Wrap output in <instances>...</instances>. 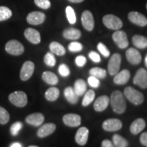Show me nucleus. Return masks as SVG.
<instances>
[{"instance_id":"58836bf2","label":"nucleus","mask_w":147,"mask_h":147,"mask_svg":"<svg viewBox=\"0 0 147 147\" xmlns=\"http://www.w3.org/2000/svg\"><path fill=\"white\" fill-rule=\"evenodd\" d=\"M34 3L37 6L44 10L49 9L51 5L50 0H34Z\"/></svg>"},{"instance_id":"a211bd4d","label":"nucleus","mask_w":147,"mask_h":147,"mask_svg":"<svg viewBox=\"0 0 147 147\" xmlns=\"http://www.w3.org/2000/svg\"><path fill=\"white\" fill-rule=\"evenodd\" d=\"M44 121H45V117L42 113H40L31 114L27 116L25 119L27 123L35 127L41 125L43 123Z\"/></svg>"},{"instance_id":"2eb2a0df","label":"nucleus","mask_w":147,"mask_h":147,"mask_svg":"<svg viewBox=\"0 0 147 147\" xmlns=\"http://www.w3.org/2000/svg\"><path fill=\"white\" fill-rule=\"evenodd\" d=\"M25 38L34 45H38L41 42V37L38 31L33 28H27L24 32Z\"/></svg>"},{"instance_id":"8fccbe9b","label":"nucleus","mask_w":147,"mask_h":147,"mask_svg":"<svg viewBox=\"0 0 147 147\" xmlns=\"http://www.w3.org/2000/svg\"><path fill=\"white\" fill-rule=\"evenodd\" d=\"M145 65L147 67V55L146 56V57H145Z\"/></svg>"},{"instance_id":"4468645a","label":"nucleus","mask_w":147,"mask_h":147,"mask_svg":"<svg viewBox=\"0 0 147 147\" xmlns=\"http://www.w3.org/2000/svg\"><path fill=\"white\" fill-rule=\"evenodd\" d=\"M127 59L132 65H138L142 61V56L137 49L129 48L125 53Z\"/></svg>"},{"instance_id":"a19ab883","label":"nucleus","mask_w":147,"mask_h":147,"mask_svg":"<svg viewBox=\"0 0 147 147\" xmlns=\"http://www.w3.org/2000/svg\"><path fill=\"white\" fill-rule=\"evenodd\" d=\"M97 49L100 51L101 54H102L103 56H104L105 57H108L110 56V51L108 49V48L106 47V46L104 44L102 43V42H100V43L97 45Z\"/></svg>"},{"instance_id":"bb28decb","label":"nucleus","mask_w":147,"mask_h":147,"mask_svg":"<svg viewBox=\"0 0 147 147\" xmlns=\"http://www.w3.org/2000/svg\"><path fill=\"white\" fill-rule=\"evenodd\" d=\"M87 83L82 79H78L74 83V90L78 96H81L87 91Z\"/></svg>"},{"instance_id":"412c9836","label":"nucleus","mask_w":147,"mask_h":147,"mask_svg":"<svg viewBox=\"0 0 147 147\" xmlns=\"http://www.w3.org/2000/svg\"><path fill=\"white\" fill-rule=\"evenodd\" d=\"M130 78V72L127 69H123L120 72L115 74V77L114 78V82L115 84L121 85L125 84L129 81Z\"/></svg>"},{"instance_id":"c03bdc74","label":"nucleus","mask_w":147,"mask_h":147,"mask_svg":"<svg viewBox=\"0 0 147 147\" xmlns=\"http://www.w3.org/2000/svg\"><path fill=\"white\" fill-rule=\"evenodd\" d=\"M89 57L93 61L95 62V63H99V62L101 61V57L100 55L96 52H95V51H91L89 53Z\"/></svg>"},{"instance_id":"de8ad7c7","label":"nucleus","mask_w":147,"mask_h":147,"mask_svg":"<svg viewBox=\"0 0 147 147\" xmlns=\"http://www.w3.org/2000/svg\"><path fill=\"white\" fill-rule=\"evenodd\" d=\"M10 147H22V146H21V144H20V143L14 142L12 145H11Z\"/></svg>"},{"instance_id":"3c124183","label":"nucleus","mask_w":147,"mask_h":147,"mask_svg":"<svg viewBox=\"0 0 147 147\" xmlns=\"http://www.w3.org/2000/svg\"><path fill=\"white\" fill-rule=\"evenodd\" d=\"M29 147H39L38 146H35V145H32V146H29Z\"/></svg>"},{"instance_id":"e433bc0d","label":"nucleus","mask_w":147,"mask_h":147,"mask_svg":"<svg viewBox=\"0 0 147 147\" xmlns=\"http://www.w3.org/2000/svg\"><path fill=\"white\" fill-rule=\"evenodd\" d=\"M23 127V123L20 121H17L13 123L10 127V133L12 136H17L19 131H21V129Z\"/></svg>"},{"instance_id":"1a4fd4ad","label":"nucleus","mask_w":147,"mask_h":147,"mask_svg":"<svg viewBox=\"0 0 147 147\" xmlns=\"http://www.w3.org/2000/svg\"><path fill=\"white\" fill-rule=\"evenodd\" d=\"M81 21L82 26L86 30L91 32L94 28V18H93V14L89 10H85L82 12L81 16Z\"/></svg>"},{"instance_id":"c756f323","label":"nucleus","mask_w":147,"mask_h":147,"mask_svg":"<svg viewBox=\"0 0 147 147\" xmlns=\"http://www.w3.org/2000/svg\"><path fill=\"white\" fill-rule=\"evenodd\" d=\"M113 144L115 147H127L128 142L119 134H115L113 137Z\"/></svg>"},{"instance_id":"6e6552de","label":"nucleus","mask_w":147,"mask_h":147,"mask_svg":"<svg viewBox=\"0 0 147 147\" xmlns=\"http://www.w3.org/2000/svg\"><path fill=\"white\" fill-rule=\"evenodd\" d=\"M113 39L116 45L121 49H126L129 45L126 33L121 30H117L113 34Z\"/></svg>"},{"instance_id":"2f4dec72","label":"nucleus","mask_w":147,"mask_h":147,"mask_svg":"<svg viewBox=\"0 0 147 147\" xmlns=\"http://www.w3.org/2000/svg\"><path fill=\"white\" fill-rule=\"evenodd\" d=\"M89 74L97 78H104L106 76V71L101 67H93L89 70Z\"/></svg>"},{"instance_id":"72a5a7b5","label":"nucleus","mask_w":147,"mask_h":147,"mask_svg":"<svg viewBox=\"0 0 147 147\" xmlns=\"http://www.w3.org/2000/svg\"><path fill=\"white\" fill-rule=\"evenodd\" d=\"M65 13L69 23L71 25L75 24L76 21V16L74 9L70 6H67L65 9Z\"/></svg>"},{"instance_id":"6ab92c4d","label":"nucleus","mask_w":147,"mask_h":147,"mask_svg":"<svg viewBox=\"0 0 147 147\" xmlns=\"http://www.w3.org/2000/svg\"><path fill=\"white\" fill-rule=\"evenodd\" d=\"M110 103V98L107 95H102L95 101L93 108L95 111L102 112L106 109Z\"/></svg>"},{"instance_id":"49530a36","label":"nucleus","mask_w":147,"mask_h":147,"mask_svg":"<svg viewBox=\"0 0 147 147\" xmlns=\"http://www.w3.org/2000/svg\"><path fill=\"white\" fill-rule=\"evenodd\" d=\"M102 147H115V146L109 140H104L102 142Z\"/></svg>"},{"instance_id":"aec40b11","label":"nucleus","mask_w":147,"mask_h":147,"mask_svg":"<svg viewBox=\"0 0 147 147\" xmlns=\"http://www.w3.org/2000/svg\"><path fill=\"white\" fill-rule=\"evenodd\" d=\"M56 129V125L55 124L49 123H46L43 125L39 129H38L37 135L39 138H45L48 136L52 134Z\"/></svg>"},{"instance_id":"393cba45","label":"nucleus","mask_w":147,"mask_h":147,"mask_svg":"<svg viewBox=\"0 0 147 147\" xmlns=\"http://www.w3.org/2000/svg\"><path fill=\"white\" fill-rule=\"evenodd\" d=\"M42 80L45 81L46 83L51 84V85H55L57 84L59 82L58 77L56 74L51 71H45L42 75Z\"/></svg>"},{"instance_id":"ddd939ff","label":"nucleus","mask_w":147,"mask_h":147,"mask_svg":"<svg viewBox=\"0 0 147 147\" xmlns=\"http://www.w3.org/2000/svg\"><path fill=\"white\" fill-rule=\"evenodd\" d=\"M123 124L121 121L117 119H107L103 123L102 127L105 131H116L121 129Z\"/></svg>"},{"instance_id":"f704fd0d","label":"nucleus","mask_w":147,"mask_h":147,"mask_svg":"<svg viewBox=\"0 0 147 147\" xmlns=\"http://www.w3.org/2000/svg\"><path fill=\"white\" fill-rule=\"evenodd\" d=\"M44 61H45L46 65L49 66V67H54L56 64V59H55L53 53L51 52L47 53L45 55Z\"/></svg>"},{"instance_id":"603ef678","label":"nucleus","mask_w":147,"mask_h":147,"mask_svg":"<svg viewBox=\"0 0 147 147\" xmlns=\"http://www.w3.org/2000/svg\"><path fill=\"white\" fill-rule=\"evenodd\" d=\"M146 10H147V3H146Z\"/></svg>"},{"instance_id":"dca6fc26","label":"nucleus","mask_w":147,"mask_h":147,"mask_svg":"<svg viewBox=\"0 0 147 147\" xmlns=\"http://www.w3.org/2000/svg\"><path fill=\"white\" fill-rule=\"evenodd\" d=\"M63 122L67 126L75 127L81 123V117L76 114H67L63 116Z\"/></svg>"},{"instance_id":"09e8293b","label":"nucleus","mask_w":147,"mask_h":147,"mask_svg":"<svg viewBox=\"0 0 147 147\" xmlns=\"http://www.w3.org/2000/svg\"><path fill=\"white\" fill-rule=\"evenodd\" d=\"M68 1L71 3H80L83 1L84 0H68Z\"/></svg>"},{"instance_id":"cd10ccee","label":"nucleus","mask_w":147,"mask_h":147,"mask_svg":"<svg viewBox=\"0 0 147 147\" xmlns=\"http://www.w3.org/2000/svg\"><path fill=\"white\" fill-rule=\"evenodd\" d=\"M132 42L136 47L138 49H146L147 48V38L140 36V35H135L132 38Z\"/></svg>"},{"instance_id":"4c0bfd02","label":"nucleus","mask_w":147,"mask_h":147,"mask_svg":"<svg viewBox=\"0 0 147 147\" xmlns=\"http://www.w3.org/2000/svg\"><path fill=\"white\" fill-rule=\"evenodd\" d=\"M83 49L82 44L78 42H72L68 46V49L70 52L77 53L81 51Z\"/></svg>"},{"instance_id":"a18cd8bd","label":"nucleus","mask_w":147,"mask_h":147,"mask_svg":"<svg viewBox=\"0 0 147 147\" xmlns=\"http://www.w3.org/2000/svg\"><path fill=\"white\" fill-rule=\"evenodd\" d=\"M140 141L141 144L147 147V131L142 134L140 138Z\"/></svg>"},{"instance_id":"39448f33","label":"nucleus","mask_w":147,"mask_h":147,"mask_svg":"<svg viewBox=\"0 0 147 147\" xmlns=\"http://www.w3.org/2000/svg\"><path fill=\"white\" fill-rule=\"evenodd\" d=\"M103 23L107 28L119 30L123 27V22L119 17L113 14H107L103 17Z\"/></svg>"},{"instance_id":"f8f14e48","label":"nucleus","mask_w":147,"mask_h":147,"mask_svg":"<svg viewBox=\"0 0 147 147\" xmlns=\"http://www.w3.org/2000/svg\"><path fill=\"white\" fill-rule=\"evenodd\" d=\"M128 19L132 23L140 27H145L147 25V18L142 14L138 12H131L128 14Z\"/></svg>"},{"instance_id":"9b49d317","label":"nucleus","mask_w":147,"mask_h":147,"mask_svg":"<svg viewBox=\"0 0 147 147\" xmlns=\"http://www.w3.org/2000/svg\"><path fill=\"white\" fill-rule=\"evenodd\" d=\"M45 14L41 12H38V11L30 12L27 16V23L33 25H41L45 22Z\"/></svg>"},{"instance_id":"f257e3e1","label":"nucleus","mask_w":147,"mask_h":147,"mask_svg":"<svg viewBox=\"0 0 147 147\" xmlns=\"http://www.w3.org/2000/svg\"><path fill=\"white\" fill-rule=\"evenodd\" d=\"M110 103L114 112L117 114L123 113L126 110V102L121 91H115L110 97Z\"/></svg>"},{"instance_id":"4be33fe9","label":"nucleus","mask_w":147,"mask_h":147,"mask_svg":"<svg viewBox=\"0 0 147 147\" xmlns=\"http://www.w3.org/2000/svg\"><path fill=\"white\" fill-rule=\"evenodd\" d=\"M146 126V123L143 119L139 118L134 121L130 125V131L131 134L136 135L141 132L145 128Z\"/></svg>"},{"instance_id":"c85d7f7f","label":"nucleus","mask_w":147,"mask_h":147,"mask_svg":"<svg viewBox=\"0 0 147 147\" xmlns=\"http://www.w3.org/2000/svg\"><path fill=\"white\" fill-rule=\"evenodd\" d=\"M60 91L58 88L56 87H51L46 91L45 93V98L48 101L50 102H54L57 100L58 97H59Z\"/></svg>"},{"instance_id":"5701e85b","label":"nucleus","mask_w":147,"mask_h":147,"mask_svg":"<svg viewBox=\"0 0 147 147\" xmlns=\"http://www.w3.org/2000/svg\"><path fill=\"white\" fill-rule=\"evenodd\" d=\"M63 36L67 40H78L81 36V32L77 29L67 28L63 31Z\"/></svg>"},{"instance_id":"20e7f679","label":"nucleus","mask_w":147,"mask_h":147,"mask_svg":"<svg viewBox=\"0 0 147 147\" xmlns=\"http://www.w3.org/2000/svg\"><path fill=\"white\" fill-rule=\"evenodd\" d=\"M5 50L9 54L18 56L24 53L25 48L20 42L16 40H11L6 43L5 46Z\"/></svg>"},{"instance_id":"9d476101","label":"nucleus","mask_w":147,"mask_h":147,"mask_svg":"<svg viewBox=\"0 0 147 147\" xmlns=\"http://www.w3.org/2000/svg\"><path fill=\"white\" fill-rule=\"evenodd\" d=\"M134 83L142 89L147 88V71L144 68H140L137 71L134 78Z\"/></svg>"},{"instance_id":"a878e982","label":"nucleus","mask_w":147,"mask_h":147,"mask_svg":"<svg viewBox=\"0 0 147 147\" xmlns=\"http://www.w3.org/2000/svg\"><path fill=\"white\" fill-rule=\"evenodd\" d=\"M49 49H50L51 53L58 55V56H63L66 53L65 49L63 46L57 42H51L49 45Z\"/></svg>"},{"instance_id":"b1692460","label":"nucleus","mask_w":147,"mask_h":147,"mask_svg":"<svg viewBox=\"0 0 147 147\" xmlns=\"http://www.w3.org/2000/svg\"><path fill=\"white\" fill-rule=\"evenodd\" d=\"M64 96L71 104H76L78 101V96L75 93L72 87H68L64 90Z\"/></svg>"},{"instance_id":"79ce46f5","label":"nucleus","mask_w":147,"mask_h":147,"mask_svg":"<svg viewBox=\"0 0 147 147\" xmlns=\"http://www.w3.org/2000/svg\"><path fill=\"white\" fill-rule=\"evenodd\" d=\"M88 83L91 87L93 88H98L100 85V82L99 79L92 76L89 77V78H88Z\"/></svg>"},{"instance_id":"7ed1b4c3","label":"nucleus","mask_w":147,"mask_h":147,"mask_svg":"<svg viewBox=\"0 0 147 147\" xmlns=\"http://www.w3.org/2000/svg\"><path fill=\"white\" fill-rule=\"evenodd\" d=\"M8 99L13 105L17 107H24L27 104V96L23 91H14L9 95Z\"/></svg>"},{"instance_id":"473e14b6","label":"nucleus","mask_w":147,"mask_h":147,"mask_svg":"<svg viewBox=\"0 0 147 147\" xmlns=\"http://www.w3.org/2000/svg\"><path fill=\"white\" fill-rule=\"evenodd\" d=\"M12 16V12L5 6H0V22L6 21Z\"/></svg>"},{"instance_id":"ea45409f","label":"nucleus","mask_w":147,"mask_h":147,"mask_svg":"<svg viewBox=\"0 0 147 147\" xmlns=\"http://www.w3.org/2000/svg\"><path fill=\"white\" fill-rule=\"evenodd\" d=\"M59 73L60 74L61 76L63 77H67L70 74V70H69L68 66L65 64L62 63L59 67Z\"/></svg>"},{"instance_id":"37998d69","label":"nucleus","mask_w":147,"mask_h":147,"mask_svg":"<svg viewBox=\"0 0 147 147\" xmlns=\"http://www.w3.org/2000/svg\"><path fill=\"white\" fill-rule=\"evenodd\" d=\"M75 62H76V64L78 67H83L86 63H87V59L84 57V56H82V55H79L76 58Z\"/></svg>"},{"instance_id":"0eeeda50","label":"nucleus","mask_w":147,"mask_h":147,"mask_svg":"<svg viewBox=\"0 0 147 147\" xmlns=\"http://www.w3.org/2000/svg\"><path fill=\"white\" fill-rule=\"evenodd\" d=\"M35 65L31 61H27L23 63L20 72V78L23 81H27L34 74Z\"/></svg>"},{"instance_id":"f03ea898","label":"nucleus","mask_w":147,"mask_h":147,"mask_svg":"<svg viewBox=\"0 0 147 147\" xmlns=\"http://www.w3.org/2000/svg\"><path fill=\"white\" fill-rule=\"evenodd\" d=\"M124 95L130 102L135 105H140L144 102L142 93L131 87H127L125 89Z\"/></svg>"},{"instance_id":"f3484780","label":"nucleus","mask_w":147,"mask_h":147,"mask_svg":"<svg viewBox=\"0 0 147 147\" xmlns=\"http://www.w3.org/2000/svg\"><path fill=\"white\" fill-rule=\"evenodd\" d=\"M89 129L85 127H82L79 128L77 131L76 136H75V140L78 144L84 146L87 144L88 140V137H89Z\"/></svg>"},{"instance_id":"c9c22d12","label":"nucleus","mask_w":147,"mask_h":147,"mask_svg":"<svg viewBox=\"0 0 147 147\" xmlns=\"http://www.w3.org/2000/svg\"><path fill=\"white\" fill-rule=\"evenodd\" d=\"M10 120V115L5 108L0 106V124L5 125L8 123Z\"/></svg>"},{"instance_id":"7c9ffc66","label":"nucleus","mask_w":147,"mask_h":147,"mask_svg":"<svg viewBox=\"0 0 147 147\" xmlns=\"http://www.w3.org/2000/svg\"><path fill=\"white\" fill-rule=\"evenodd\" d=\"M95 97V93L93 90L90 89L87 91V93L84 94L83 100L82 101V104L83 106H89L91 103L94 100Z\"/></svg>"},{"instance_id":"423d86ee","label":"nucleus","mask_w":147,"mask_h":147,"mask_svg":"<svg viewBox=\"0 0 147 147\" xmlns=\"http://www.w3.org/2000/svg\"><path fill=\"white\" fill-rule=\"evenodd\" d=\"M121 63V57L118 53L112 55L108 64V72L110 75L114 76L119 72Z\"/></svg>"}]
</instances>
